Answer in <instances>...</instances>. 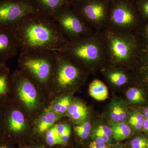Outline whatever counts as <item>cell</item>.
Segmentation results:
<instances>
[{
    "mask_svg": "<svg viewBox=\"0 0 148 148\" xmlns=\"http://www.w3.org/2000/svg\"><path fill=\"white\" fill-rule=\"evenodd\" d=\"M88 111L86 106L82 101L74 99L67 112L68 117L73 124L82 122L87 118Z\"/></svg>",
    "mask_w": 148,
    "mask_h": 148,
    "instance_id": "cell-16",
    "label": "cell"
},
{
    "mask_svg": "<svg viewBox=\"0 0 148 148\" xmlns=\"http://www.w3.org/2000/svg\"><path fill=\"white\" fill-rule=\"evenodd\" d=\"M135 3L144 21H148V0H138Z\"/></svg>",
    "mask_w": 148,
    "mask_h": 148,
    "instance_id": "cell-28",
    "label": "cell"
},
{
    "mask_svg": "<svg viewBox=\"0 0 148 148\" xmlns=\"http://www.w3.org/2000/svg\"><path fill=\"white\" fill-rule=\"evenodd\" d=\"M91 125L89 122L84 121L77 124H73V130L75 134L80 140L87 139L90 134Z\"/></svg>",
    "mask_w": 148,
    "mask_h": 148,
    "instance_id": "cell-24",
    "label": "cell"
},
{
    "mask_svg": "<svg viewBox=\"0 0 148 148\" xmlns=\"http://www.w3.org/2000/svg\"><path fill=\"white\" fill-rule=\"evenodd\" d=\"M6 1H10L12 2H19L21 1H25V0H6Z\"/></svg>",
    "mask_w": 148,
    "mask_h": 148,
    "instance_id": "cell-41",
    "label": "cell"
},
{
    "mask_svg": "<svg viewBox=\"0 0 148 148\" xmlns=\"http://www.w3.org/2000/svg\"><path fill=\"white\" fill-rule=\"evenodd\" d=\"M85 70L106 65L101 32L68 41L56 50Z\"/></svg>",
    "mask_w": 148,
    "mask_h": 148,
    "instance_id": "cell-4",
    "label": "cell"
},
{
    "mask_svg": "<svg viewBox=\"0 0 148 148\" xmlns=\"http://www.w3.org/2000/svg\"><path fill=\"white\" fill-rule=\"evenodd\" d=\"M11 75V99L20 107L32 124L49 106L51 99L44 90L20 69L14 71Z\"/></svg>",
    "mask_w": 148,
    "mask_h": 148,
    "instance_id": "cell-3",
    "label": "cell"
},
{
    "mask_svg": "<svg viewBox=\"0 0 148 148\" xmlns=\"http://www.w3.org/2000/svg\"><path fill=\"white\" fill-rule=\"evenodd\" d=\"M18 49L12 27L0 26V59L6 61L14 58Z\"/></svg>",
    "mask_w": 148,
    "mask_h": 148,
    "instance_id": "cell-13",
    "label": "cell"
},
{
    "mask_svg": "<svg viewBox=\"0 0 148 148\" xmlns=\"http://www.w3.org/2000/svg\"><path fill=\"white\" fill-rule=\"evenodd\" d=\"M146 119L143 114L139 112H135L130 116L129 123L134 129L140 130L143 128V124Z\"/></svg>",
    "mask_w": 148,
    "mask_h": 148,
    "instance_id": "cell-25",
    "label": "cell"
},
{
    "mask_svg": "<svg viewBox=\"0 0 148 148\" xmlns=\"http://www.w3.org/2000/svg\"><path fill=\"white\" fill-rule=\"evenodd\" d=\"M62 118L58 120L55 125L60 136V146H65L67 145L71 138L72 127L69 123L62 120Z\"/></svg>",
    "mask_w": 148,
    "mask_h": 148,
    "instance_id": "cell-20",
    "label": "cell"
},
{
    "mask_svg": "<svg viewBox=\"0 0 148 148\" xmlns=\"http://www.w3.org/2000/svg\"><path fill=\"white\" fill-rule=\"evenodd\" d=\"M143 128L145 131L148 132V119H146L143 124Z\"/></svg>",
    "mask_w": 148,
    "mask_h": 148,
    "instance_id": "cell-37",
    "label": "cell"
},
{
    "mask_svg": "<svg viewBox=\"0 0 148 148\" xmlns=\"http://www.w3.org/2000/svg\"><path fill=\"white\" fill-rule=\"evenodd\" d=\"M144 49H148V21H145L139 33Z\"/></svg>",
    "mask_w": 148,
    "mask_h": 148,
    "instance_id": "cell-29",
    "label": "cell"
},
{
    "mask_svg": "<svg viewBox=\"0 0 148 148\" xmlns=\"http://www.w3.org/2000/svg\"><path fill=\"white\" fill-rule=\"evenodd\" d=\"M38 11L50 17L66 5L72 6L68 0H31Z\"/></svg>",
    "mask_w": 148,
    "mask_h": 148,
    "instance_id": "cell-14",
    "label": "cell"
},
{
    "mask_svg": "<svg viewBox=\"0 0 148 148\" xmlns=\"http://www.w3.org/2000/svg\"><path fill=\"white\" fill-rule=\"evenodd\" d=\"M110 0H79L72 8L95 32H101L108 25Z\"/></svg>",
    "mask_w": 148,
    "mask_h": 148,
    "instance_id": "cell-9",
    "label": "cell"
},
{
    "mask_svg": "<svg viewBox=\"0 0 148 148\" xmlns=\"http://www.w3.org/2000/svg\"><path fill=\"white\" fill-rule=\"evenodd\" d=\"M144 114H145V116L146 118L148 119V108H146L144 110Z\"/></svg>",
    "mask_w": 148,
    "mask_h": 148,
    "instance_id": "cell-40",
    "label": "cell"
},
{
    "mask_svg": "<svg viewBox=\"0 0 148 148\" xmlns=\"http://www.w3.org/2000/svg\"><path fill=\"white\" fill-rule=\"evenodd\" d=\"M109 68L106 71V76L112 84L116 86H121L126 84L129 78L126 72L121 69L122 67L108 65Z\"/></svg>",
    "mask_w": 148,
    "mask_h": 148,
    "instance_id": "cell-18",
    "label": "cell"
},
{
    "mask_svg": "<svg viewBox=\"0 0 148 148\" xmlns=\"http://www.w3.org/2000/svg\"><path fill=\"white\" fill-rule=\"evenodd\" d=\"M74 99L73 93L62 94L55 97L48 108L59 116L65 117Z\"/></svg>",
    "mask_w": 148,
    "mask_h": 148,
    "instance_id": "cell-15",
    "label": "cell"
},
{
    "mask_svg": "<svg viewBox=\"0 0 148 148\" xmlns=\"http://www.w3.org/2000/svg\"><path fill=\"white\" fill-rule=\"evenodd\" d=\"M95 135L96 137H100L102 138L106 143H108L110 141V138L102 132L95 131Z\"/></svg>",
    "mask_w": 148,
    "mask_h": 148,
    "instance_id": "cell-35",
    "label": "cell"
},
{
    "mask_svg": "<svg viewBox=\"0 0 148 148\" xmlns=\"http://www.w3.org/2000/svg\"><path fill=\"white\" fill-rule=\"evenodd\" d=\"M8 67L6 61L0 59V71Z\"/></svg>",
    "mask_w": 148,
    "mask_h": 148,
    "instance_id": "cell-36",
    "label": "cell"
},
{
    "mask_svg": "<svg viewBox=\"0 0 148 148\" xmlns=\"http://www.w3.org/2000/svg\"><path fill=\"white\" fill-rule=\"evenodd\" d=\"M126 97L128 100L133 103H141L144 101L142 91L138 88L132 87L129 88L126 92Z\"/></svg>",
    "mask_w": 148,
    "mask_h": 148,
    "instance_id": "cell-26",
    "label": "cell"
},
{
    "mask_svg": "<svg viewBox=\"0 0 148 148\" xmlns=\"http://www.w3.org/2000/svg\"><path fill=\"white\" fill-rule=\"evenodd\" d=\"M55 65L53 51L21 52L18 59L19 69L44 90L51 101Z\"/></svg>",
    "mask_w": 148,
    "mask_h": 148,
    "instance_id": "cell-6",
    "label": "cell"
},
{
    "mask_svg": "<svg viewBox=\"0 0 148 148\" xmlns=\"http://www.w3.org/2000/svg\"><path fill=\"white\" fill-rule=\"evenodd\" d=\"M62 118L47 107L32 123L31 143L42 141L46 132Z\"/></svg>",
    "mask_w": 148,
    "mask_h": 148,
    "instance_id": "cell-12",
    "label": "cell"
},
{
    "mask_svg": "<svg viewBox=\"0 0 148 148\" xmlns=\"http://www.w3.org/2000/svg\"><path fill=\"white\" fill-rule=\"evenodd\" d=\"M53 51L55 65L52 85L53 100L62 94L73 93L72 92L83 82L86 71L62 53Z\"/></svg>",
    "mask_w": 148,
    "mask_h": 148,
    "instance_id": "cell-7",
    "label": "cell"
},
{
    "mask_svg": "<svg viewBox=\"0 0 148 148\" xmlns=\"http://www.w3.org/2000/svg\"><path fill=\"white\" fill-rule=\"evenodd\" d=\"M32 124L13 100L0 104V139L13 145L31 143Z\"/></svg>",
    "mask_w": 148,
    "mask_h": 148,
    "instance_id": "cell-5",
    "label": "cell"
},
{
    "mask_svg": "<svg viewBox=\"0 0 148 148\" xmlns=\"http://www.w3.org/2000/svg\"><path fill=\"white\" fill-rule=\"evenodd\" d=\"M0 148H15L14 145H11L5 141V140L0 139Z\"/></svg>",
    "mask_w": 148,
    "mask_h": 148,
    "instance_id": "cell-34",
    "label": "cell"
},
{
    "mask_svg": "<svg viewBox=\"0 0 148 148\" xmlns=\"http://www.w3.org/2000/svg\"><path fill=\"white\" fill-rule=\"evenodd\" d=\"M18 148H32L31 144H26L18 146Z\"/></svg>",
    "mask_w": 148,
    "mask_h": 148,
    "instance_id": "cell-38",
    "label": "cell"
},
{
    "mask_svg": "<svg viewBox=\"0 0 148 148\" xmlns=\"http://www.w3.org/2000/svg\"><path fill=\"white\" fill-rule=\"evenodd\" d=\"M21 52L56 51L68 41L52 17L38 11L12 27Z\"/></svg>",
    "mask_w": 148,
    "mask_h": 148,
    "instance_id": "cell-1",
    "label": "cell"
},
{
    "mask_svg": "<svg viewBox=\"0 0 148 148\" xmlns=\"http://www.w3.org/2000/svg\"><path fill=\"white\" fill-rule=\"evenodd\" d=\"M112 136L117 141L127 139L130 136L131 129L128 125L122 122H114L111 125Z\"/></svg>",
    "mask_w": 148,
    "mask_h": 148,
    "instance_id": "cell-21",
    "label": "cell"
},
{
    "mask_svg": "<svg viewBox=\"0 0 148 148\" xmlns=\"http://www.w3.org/2000/svg\"><path fill=\"white\" fill-rule=\"evenodd\" d=\"M95 131L104 133L110 138L112 136V132L111 127H109L108 126L106 125H101L99 126Z\"/></svg>",
    "mask_w": 148,
    "mask_h": 148,
    "instance_id": "cell-32",
    "label": "cell"
},
{
    "mask_svg": "<svg viewBox=\"0 0 148 148\" xmlns=\"http://www.w3.org/2000/svg\"><path fill=\"white\" fill-rule=\"evenodd\" d=\"M38 11L31 0H0V26L12 27L21 18Z\"/></svg>",
    "mask_w": 148,
    "mask_h": 148,
    "instance_id": "cell-11",
    "label": "cell"
},
{
    "mask_svg": "<svg viewBox=\"0 0 148 148\" xmlns=\"http://www.w3.org/2000/svg\"><path fill=\"white\" fill-rule=\"evenodd\" d=\"M42 141L51 148H57L60 146V136L55 124L46 132Z\"/></svg>",
    "mask_w": 148,
    "mask_h": 148,
    "instance_id": "cell-22",
    "label": "cell"
},
{
    "mask_svg": "<svg viewBox=\"0 0 148 148\" xmlns=\"http://www.w3.org/2000/svg\"><path fill=\"white\" fill-rule=\"evenodd\" d=\"M106 65L121 67L135 66L143 50L138 33L119 32L106 28L101 32Z\"/></svg>",
    "mask_w": 148,
    "mask_h": 148,
    "instance_id": "cell-2",
    "label": "cell"
},
{
    "mask_svg": "<svg viewBox=\"0 0 148 148\" xmlns=\"http://www.w3.org/2000/svg\"><path fill=\"white\" fill-rule=\"evenodd\" d=\"M110 1L111 2L112 1H113L114 0H110Z\"/></svg>",
    "mask_w": 148,
    "mask_h": 148,
    "instance_id": "cell-44",
    "label": "cell"
},
{
    "mask_svg": "<svg viewBox=\"0 0 148 148\" xmlns=\"http://www.w3.org/2000/svg\"><path fill=\"white\" fill-rule=\"evenodd\" d=\"M30 144L32 146V148H51L45 144L42 141L34 142Z\"/></svg>",
    "mask_w": 148,
    "mask_h": 148,
    "instance_id": "cell-33",
    "label": "cell"
},
{
    "mask_svg": "<svg viewBox=\"0 0 148 148\" xmlns=\"http://www.w3.org/2000/svg\"><path fill=\"white\" fill-rule=\"evenodd\" d=\"M145 22L134 1L114 0L111 2L106 28L119 32L138 33Z\"/></svg>",
    "mask_w": 148,
    "mask_h": 148,
    "instance_id": "cell-8",
    "label": "cell"
},
{
    "mask_svg": "<svg viewBox=\"0 0 148 148\" xmlns=\"http://www.w3.org/2000/svg\"><path fill=\"white\" fill-rule=\"evenodd\" d=\"M89 148H107L106 143L100 137H97L89 145Z\"/></svg>",
    "mask_w": 148,
    "mask_h": 148,
    "instance_id": "cell-31",
    "label": "cell"
},
{
    "mask_svg": "<svg viewBox=\"0 0 148 148\" xmlns=\"http://www.w3.org/2000/svg\"><path fill=\"white\" fill-rule=\"evenodd\" d=\"M8 67L0 71V104L11 99L12 80Z\"/></svg>",
    "mask_w": 148,
    "mask_h": 148,
    "instance_id": "cell-17",
    "label": "cell"
},
{
    "mask_svg": "<svg viewBox=\"0 0 148 148\" xmlns=\"http://www.w3.org/2000/svg\"><path fill=\"white\" fill-rule=\"evenodd\" d=\"M72 6H65L52 17L67 39L73 40L93 34L95 31L83 20Z\"/></svg>",
    "mask_w": 148,
    "mask_h": 148,
    "instance_id": "cell-10",
    "label": "cell"
},
{
    "mask_svg": "<svg viewBox=\"0 0 148 148\" xmlns=\"http://www.w3.org/2000/svg\"><path fill=\"white\" fill-rule=\"evenodd\" d=\"M141 79L148 84V49H144L137 64Z\"/></svg>",
    "mask_w": 148,
    "mask_h": 148,
    "instance_id": "cell-23",
    "label": "cell"
},
{
    "mask_svg": "<svg viewBox=\"0 0 148 148\" xmlns=\"http://www.w3.org/2000/svg\"><path fill=\"white\" fill-rule=\"evenodd\" d=\"M148 148V140L147 141V148Z\"/></svg>",
    "mask_w": 148,
    "mask_h": 148,
    "instance_id": "cell-42",
    "label": "cell"
},
{
    "mask_svg": "<svg viewBox=\"0 0 148 148\" xmlns=\"http://www.w3.org/2000/svg\"><path fill=\"white\" fill-rule=\"evenodd\" d=\"M132 1H138V0H132Z\"/></svg>",
    "mask_w": 148,
    "mask_h": 148,
    "instance_id": "cell-43",
    "label": "cell"
},
{
    "mask_svg": "<svg viewBox=\"0 0 148 148\" xmlns=\"http://www.w3.org/2000/svg\"><path fill=\"white\" fill-rule=\"evenodd\" d=\"M111 116L114 122H122L126 118V114L121 106L116 105L113 107L111 111Z\"/></svg>",
    "mask_w": 148,
    "mask_h": 148,
    "instance_id": "cell-27",
    "label": "cell"
},
{
    "mask_svg": "<svg viewBox=\"0 0 148 148\" xmlns=\"http://www.w3.org/2000/svg\"></svg>",
    "mask_w": 148,
    "mask_h": 148,
    "instance_id": "cell-45",
    "label": "cell"
},
{
    "mask_svg": "<svg viewBox=\"0 0 148 148\" xmlns=\"http://www.w3.org/2000/svg\"><path fill=\"white\" fill-rule=\"evenodd\" d=\"M148 140L145 137L138 136L131 141L132 148H146Z\"/></svg>",
    "mask_w": 148,
    "mask_h": 148,
    "instance_id": "cell-30",
    "label": "cell"
},
{
    "mask_svg": "<svg viewBox=\"0 0 148 148\" xmlns=\"http://www.w3.org/2000/svg\"><path fill=\"white\" fill-rule=\"evenodd\" d=\"M69 2V3L71 4V5L72 6L75 4V3L77 2L78 1H79V0H68Z\"/></svg>",
    "mask_w": 148,
    "mask_h": 148,
    "instance_id": "cell-39",
    "label": "cell"
},
{
    "mask_svg": "<svg viewBox=\"0 0 148 148\" xmlns=\"http://www.w3.org/2000/svg\"><path fill=\"white\" fill-rule=\"evenodd\" d=\"M89 93L90 96L98 101L106 100L108 96L107 86L101 81L93 80L89 86Z\"/></svg>",
    "mask_w": 148,
    "mask_h": 148,
    "instance_id": "cell-19",
    "label": "cell"
}]
</instances>
